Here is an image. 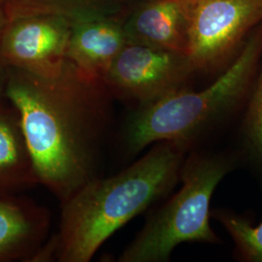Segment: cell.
<instances>
[{
    "label": "cell",
    "instance_id": "cell-1",
    "mask_svg": "<svg viewBox=\"0 0 262 262\" xmlns=\"http://www.w3.org/2000/svg\"><path fill=\"white\" fill-rule=\"evenodd\" d=\"M7 69L6 98L19 113L39 184L62 203L96 177L114 96L69 61L53 78Z\"/></svg>",
    "mask_w": 262,
    "mask_h": 262
},
{
    "label": "cell",
    "instance_id": "cell-2",
    "mask_svg": "<svg viewBox=\"0 0 262 262\" xmlns=\"http://www.w3.org/2000/svg\"><path fill=\"white\" fill-rule=\"evenodd\" d=\"M190 150L161 141L109 178L90 180L61 203L57 232L31 262H89L117 230L169 194Z\"/></svg>",
    "mask_w": 262,
    "mask_h": 262
},
{
    "label": "cell",
    "instance_id": "cell-3",
    "mask_svg": "<svg viewBox=\"0 0 262 262\" xmlns=\"http://www.w3.org/2000/svg\"><path fill=\"white\" fill-rule=\"evenodd\" d=\"M262 59V27L244 42L225 71L206 88L187 86L135 107L124 123L122 148L133 157L150 145L172 141L198 148L221 126L241 116Z\"/></svg>",
    "mask_w": 262,
    "mask_h": 262
},
{
    "label": "cell",
    "instance_id": "cell-4",
    "mask_svg": "<svg viewBox=\"0 0 262 262\" xmlns=\"http://www.w3.org/2000/svg\"><path fill=\"white\" fill-rule=\"evenodd\" d=\"M238 160L235 154L225 150L196 148L188 151L181 170L180 189L148 217L118 261H168L181 244H221L210 224L211 200Z\"/></svg>",
    "mask_w": 262,
    "mask_h": 262
},
{
    "label": "cell",
    "instance_id": "cell-5",
    "mask_svg": "<svg viewBox=\"0 0 262 262\" xmlns=\"http://www.w3.org/2000/svg\"><path fill=\"white\" fill-rule=\"evenodd\" d=\"M187 55L196 72L212 71L238 54L262 21V0H183Z\"/></svg>",
    "mask_w": 262,
    "mask_h": 262
},
{
    "label": "cell",
    "instance_id": "cell-6",
    "mask_svg": "<svg viewBox=\"0 0 262 262\" xmlns=\"http://www.w3.org/2000/svg\"><path fill=\"white\" fill-rule=\"evenodd\" d=\"M195 72L185 54L127 43L103 83L114 98L130 102L135 108L186 88Z\"/></svg>",
    "mask_w": 262,
    "mask_h": 262
},
{
    "label": "cell",
    "instance_id": "cell-7",
    "mask_svg": "<svg viewBox=\"0 0 262 262\" xmlns=\"http://www.w3.org/2000/svg\"><path fill=\"white\" fill-rule=\"evenodd\" d=\"M72 25L50 14L9 18L0 36V64L44 78L59 75L67 62Z\"/></svg>",
    "mask_w": 262,
    "mask_h": 262
},
{
    "label": "cell",
    "instance_id": "cell-8",
    "mask_svg": "<svg viewBox=\"0 0 262 262\" xmlns=\"http://www.w3.org/2000/svg\"><path fill=\"white\" fill-rule=\"evenodd\" d=\"M51 214L32 199L0 196V262H31L50 236Z\"/></svg>",
    "mask_w": 262,
    "mask_h": 262
},
{
    "label": "cell",
    "instance_id": "cell-9",
    "mask_svg": "<svg viewBox=\"0 0 262 262\" xmlns=\"http://www.w3.org/2000/svg\"><path fill=\"white\" fill-rule=\"evenodd\" d=\"M124 17L73 21L66 59L90 79L103 81L116 57L127 44Z\"/></svg>",
    "mask_w": 262,
    "mask_h": 262
},
{
    "label": "cell",
    "instance_id": "cell-10",
    "mask_svg": "<svg viewBox=\"0 0 262 262\" xmlns=\"http://www.w3.org/2000/svg\"><path fill=\"white\" fill-rule=\"evenodd\" d=\"M127 43L187 53V26L183 0H144L124 16Z\"/></svg>",
    "mask_w": 262,
    "mask_h": 262
},
{
    "label": "cell",
    "instance_id": "cell-11",
    "mask_svg": "<svg viewBox=\"0 0 262 262\" xmlns=\"http://www.w3.org/2000/svg\"><path fill=\"white\" fill-rule=\"evenodd\" d=\"M38 184L19 113L4 102L0 105V196L17 194Z\"/></svg>",
    "mask_w": 262,
    "mask_h": 262
},
{
    "label": "cell",
    "instance_id": "cell-12",
    "mask_svg": "<svg viewBox=\"0 0 262 262\" xmlns=\"http://www.w3.org/2000/svg\"><path fill=\"white\" fill-rule=\"evenodd\" d=\"M144 0H6L8 19L23 15L50 14L72 21L93 18H123Z\"/></svg>",
    "mask_w": 262,
    "mask_h": 262
},
{
    "label": "cell",
    "instance_id": "cell-13",
    "mask_svg": "<svg viewBox=\"0 0 262 262\" xmlns=\"http://www.w3.org/2000/svg\"><path fill=\"white\" fill-rule=\"evenodd\" d=\"M211 217L223 225L232 239L237 260L262 262V221L253 225L248 216L229 209L213 210Z\"/></svg>",
    "mask_w": 262,
    "mask_h": 262
},
{
    "label": "cell",
    "instance_id": "cell-14",
    "mask_svg": "<svg viewBox=\"0 0 262 262\" xmlns=\"http://www.w3.org/2000/svg\"><path fill=\"white\" fill-rule=\"evenodd\" d=\"M240 130L245 150L262 175V66L244 106Z\"/></svg>",
    "mask_w": 262,
    "mask_h": 262
},
{
    "label": "cell",
    "instance_id": "cell-15",
    "mask_svg": "<svg viewBox=\"0 0 262 262\" xmlns=\"http://www.w3.org/2000/svg\"><path fill=\"white\" fill-rule=\"evenodd\" d=\"M7 73L8 69L0 64V105L5 102L6 98V81H7Z\"/></svg>",
    "mask_w": 262,
    "mask_h": 262
},
{
    "label": "cell",
    "instance_id": "cell-16",
    "mask_svg": "<svg viewBox=\"0 0 262 262\" xmlns=\"http://www.w3.org/2000/svg\"><path fill=\"white\" fill-rule=\"evenodd\" d=\"M8 20L6 12V0H0V36Z\"/></svg>",
    "mask_w": 262,
    "mask_h": 262
}]
</instances>
